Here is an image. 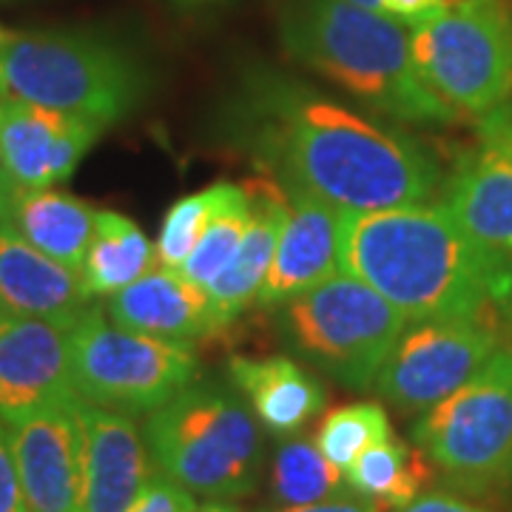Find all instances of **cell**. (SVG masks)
Returning <instances> with one entry per match:
<instances>
[{
  "label": "cell",
  "mask_w": 512,
  "mask_h": 512,
  "mask_svg": "<svg viewBox=\"0 0 512 512\" xmlns=\"http://www.w3.org/2000/svg\"><path fill=\"white\" fill-rule=\"evenodd\" d=\"M231 131L285 191L350 214L427 202L441 168L424 143L279 72L245 77Z\"/></svg>",
  "instance_id": "1"
},
{
  "label": "cell",
  "mask_w": 512,
  "mask_h": 512,
  "mask_svg": "<svg viewBox=\"0 0 512 512\" xmlns=\"http://www.w3.org/2000/svg\"><path fill=\"white\" fill-rule=\"evenodd\" d=\"M342 271L382 293L407 325L481 319L512 296L510 256L467 234L441 202L348 214Z\"/></svg>",
  "instance_id": "2"
},
{
  "label": "cell",
  "mask_w": 512,
  "mask_h": 512,
  "mask_svg": "<svg viewBox=\"0 0 512 512\" xmlns=\"http://www.w3.org/2000/svg\"><path fill=\"white\" fill-rule=\"evenodd\" d=\"M279 40L291 60L333 80L367 109L396 123H453L421 77L407 26L348 0H291L279 12Z\"/></svg>",
  "instance_id": "3"
},
{
  "label": "cell",
  "mask_w": 512,
  "mask_h": 512,
  "mask_svg": "<svg viewBox=\"0 0 512 512\" xmlns=\"http://www.w3.org/2000/svg\"><path fill=\"white\" fill-rule=\"evenodd\" d=\"M143 439L160 473L208 501L251 495L265 467V427L234 382L194 379L148 413Z\"/></svg>",
  "instance_id": "4"
},
{
  "label": "cell",
  "mask_w": 512,
  "mask_h": 512,
  "mask_svg": "<svg viewBox=\"0 0 512 512\" xmlns=\"http://www.w3.org/2000/svg\"><path fill=\"white\" fill-rule=\"evenodd\" d=\"M146 72L114 40L89 32H6L0 97L111 126L140 106Z\"/></svg>",
  "instance_id": "5"
},
{
  "label": "cell",
  "mask_w": 512,
  "mask_h": 512,
  "mask_svg": "<svg viewBox=\"0 0 512 512\" xmlns=\"http://www.w3.org/2000/svg\"><path fill=\"white\" fill-rule=\"evenodd\" d=\"M276 328L308 365L350 390H373L407 319L359 276L339 271L276 305Z\"/></svg>",
  "instance_id": "6"
},
{
  "label": "cell",
  "mask_w": 512,
  "mask_h": 512,
  "mask_svg": "<svg viewBox=\"0 0 512 512\" xmlns=\"http://www.w3.org/2000/svg\"><path fill=\"white\" fill-rule=\"evenodd\" d=\"M413 444L470 495L507 487L512 478V350H495L473 379L424 410Z\"/></svg>",
  "instance_id": "7"
},
{
  "label": "cell",
  "mask_w": 512,
  "mask_h": 512,
  "mask_svg": "<svg viewBox=\"0 0 512 512\" xmlns=\"http://www.w3.org/2000/svg\"><path fill=\"white\" fill-rule=\"evenodd\" d=\"M424 83L461 114L484 117L512 100V15L501 0H458L410 26Z\"/></svg>",
  "instance_id": "8"
},
{
  "label": "cell",
  "mask_w": 512,
  "mask_h": 512,
  "mask_svg": "<svg viewBox=\"0 0 512 512\" xmlns=\"http://www.w3.org/2000/svg\"><path fill=\"white\" fill-rule=\"evenodd\" d=\"M74 393L126 416L151 413L200 379L191 345L114 325L89 305L69 328Z\"/></svg>",
  "instance_id": "9"
},
{
  "label": "cell",
  "mask_w": 512,
  "mask_h": 512,
  "mask_svg": "<svg viewBox=\"0 0 512 512\" xmlns=\"http://www.w3.org/2000/svg\"><path fill=\"white\" fill-rule=\"evenodd\" d=\"M501 345L495 325L481 319L410 322L379 370L373 390L399 413H424L467 379Z\"/></svg>",
  "instance_id": "10"
},
{
  "label": "cell",
  "mask_w": 512,
  "mask_h": 512,
  "mask_svg": "<svg viewBox=\"0 0 512 512\" xmlns=\"http://www.w3.org/2000/svg\"><path fill=\"white\" fill-rule=\"evenodd\" d=\"M441 205L467 234L512 259V103L478 117V143L456 165Z\"/></svg>",
  "instance_id": "11"
},
{
  "label": "cell",
  "mask_w": 512,
  "mask_h": 512,
  "mask_svg": "<svg viewBox=\"0 0 512 512\" xmlns=\"http://www.w3.org/2000/svg\"><path fill=\"white\" fill-rule=\"evenodd\" d=\"M103 123L0 97V171L18 191L52 188L74 174Z\"/></svg>",
  "instance_id": "12"
},
{
  "label": "cell",
  "mask_w": 512,
  "mask_h": 512,
  "mask_svg": "<svg viewBox=\"0 0 512 512\" xmlns=\"http://www.w3.org/2000/svg\"><path fill=\"white\" fill-rule=\"evenodd\" d=\"M74 396L69 328L0 313V419L15 424Z\"/></svg>",
  "instance_id": "13"
},
{
  "label": "cell",
  "mask_w": 512,
  "mask_h": 512,
  "mask_svg": "<svg viewBox=\"0 0 512 512\" xmlns=\"http://www.w3.org/2000/svg\"><path fill=\"white\" fill-rule=\"evenodd\" d=\"M74 399L9 424L26 512H80L83 436Z\"/></svg>",
  "instance_id": "14"
},
{
  "label": "cell",
  "mask_w": 512,
  "mask_h": 512,
  "mask_svg": "<svg viewBox=\"0 0 512 512\" xmlns=\"http://www.w3.org/2000/svg\"><path fill=\"white\" fill-rule=\"evenodd\" d=\"M83 436L80 512H128L151 478V453L131 416L74 399Z\"/></svg>",
  "instance_id": "15"
},
{
  "label": "cell",
  "mask_w": 512,
  "mask_h": 512,
  "mask_svg": "<svg viewBox=\"0 0 512 512\" xmlns=\"http://www.w3.org/2000/svg\"><path fill=\"white\" fill-rule=\"evenodd\" d=\"M285 194L288 217L282 225L271 271L256 296V302L265 308H276L342 271V242L350 211L311 194Z\"/></svg>",
  "instance_id": "16"
},
{
  "label": "cell",
  "mask_w": 512,
  "mask_h": 512,
  "mask_svg": "<svg viewBox=\"0 0 512 512\" xmlns=\"http://www.w3.org/2000/svg\"><path fill=\"white\" fill-rule=\"evenodd\" d=\"M106 316L120 328L180 345H194L228 328L208 288L163 265L109 296Z\"/></svg>",
  "instance_id": "17"
},
{
  "label": "cell",
  "mask_w": 512,
  "mask_h": 512,
  "mask_svg": "<svg viewBox=\"0 0 512 512\" xmlns=\"http://www.w3.org/2000/svg\"><path fill=\"white\" fill-rule=\"evenodd\" d=\"M89 299L77 271L37 251L9 222L0 228V313L72 328Z\"/></svg>",
  "instance_id": "18"
},
{
  "label": "cell",
  "mask_w": 512,
  "mask_h": 512,
  "mask_svg": "<svg viewBox=\"0 0 512 512\" xmlns=\"http://www.w3.org/2000/svg\"><path fill=\"white\" fill-rule=\"evenodd\" d=\"M242 188L248 197L245 234H242V242H239L234 259L228 262V268L208 288L225 325H231L239 313L256 302L262 282L271 271L276 245L282 237V225L288 217V194L274 177L259 174V177L245 180Z\"/></svg>",
  "instance_id": "19"
},
{
  "label": "cell",
  "mask_w": 512,
  "mask_h": 512,
  "mask_svg": "<svg viewBox=\"0 0 512 512\" xmlns=\"http://www.w3.org/2000/svg\"><path fill=\"white\" fill-rule=\"evenodd\" d=\"M228 373L265 433L282 439L296 436L308 421L316 419L328 399L322 382L288 356H234Z\"/></svg>",
  "instance_id": "20"
},
{
  "label": "cell",
  "mask_w": 512,
  "mask_h": 512,
  "mask_svg": "<svg viewBox=\"0 0 512 512\" xmlns=\"http://www.w3.org/2000/svg\"><path fill=\"white\" fill-rule=\"evenodd\" d=\"M97 208L55 188L18 191L9 225L37 251L80 274L92 245Z\"/></svg>",
  "instance_id": "21"
},
{
  "label": "cell",
  "mask_w": 512,
  "mask_h": 512,
  "mask_svg": "<svg viewBox=\"0 0 512 512\" xmlns=\"http://www.w3.org/2000/svg\"><path fill=\"white\" fill-rule=\"evenodd\" d=\"M154 268H160L157 245L143 228L117 211H97L92 245L80 268L89 296H114Z\"/></svg>",
  "instance_id": "22"
},
{
  "label": "cell",
  "mask_w": 512,
  "mask_h": 512,
  "mask_svg": "<svg viewBox=\"0 0 512 512\" xmlns=\"http://www.w3.org/2000/svg\"><path fill=\"white\" fill-rule=\"evenodd\" d=\"M345 478L353 493L373 501L382 512H393L427 493L433 464L416 444L390 436L356 458L345 470Z\"/></svg>",
  "instance_id": "23"
},
{
  "label": "cell",
  "mask_w": 512,
  "mask_h": 512,
  "mask_svg": "<svg viewBox=\"0 0 512 512\" xmlns=\"http://www.w3.org/2000/svg\"><path fill=\"white\" fill-rule=\"evenodd\" d=\"M276 507H308L350 493L345 473L330 464L316 441L288 439L279 444L268 476Z\"/></svg>",
  "instance_id": "24"
},
{
  "label": "cell",
  "mask_w": 512,
  "mask_h": 512,
  "mask_svg": "<svg viewBox=\"0 0 512 512\" xmlns=\"http://www.w3.org/2000/svg\"><path fill=\"white\" fill-rule=\"evenodd\" d=\"M393 427L382 404L356 402L330 410L316 430V447L342 473L373 444L390 439Z\"/></svg>",
  "instance_id": "25"
},
{
  "label": "cell",
  "mask_w": 512,
  "mask_h": 512,
  "mask_svg": "<svg viewBox=\"0 0 512 512\" xmlns=\"http://www.w3.org/2000/svg\"><path fill=\"white\" fill-rule=\"evenodd\" d=\"M234 188H237L234 183L208 185L197 194H188L171 205V211L165 214L163 228H160V237H157V256H160L163 268H174V271L183 268L185 259L197 248V242L208 231L211 220L217 217V211L231 197Z\"/></svg>",
  "instance_id": "26"
},
{
  "label": "cell",
  "mask_w": 512,
  "mask_h": 512,
  "mask_svg": "<svg viewBox=\"0 0 512 512\" xmlns=\"http://www.w3.org/2000/svg\"><path fill=\"white\" fill-rule=\"evenodd\" d=\"M245 225H248V197H245V188L237 185L180 271L202 288H211L237 254Z\"/></svg>",
  "instance_id": "27"
},
{
  "label": "cell",
  "mask_w": 512,
  "mask_h": 512,
  "mask_svg": "<svg viewBox=\"0 0 512 512\" xmlns=\"http://www.w3.org/2000/svg\"><path fill=\"white\" fill-rule=\"evenodd\" d=\"M197 507V495L185 490L174 478L154 470L128 512H197Z\"/></svg>",
  "instance_id": "28"
},
{
  "label": "cell",
  "mask_w": 512,
  "mask_h": 512,
  "mask_svg": "<svg viewBox=\"0 0 512 512\" xmlns=\"http://www.w3.org/2000/svg\"><path fill=\"white\" fill-rule=\"evenodd\" d=\"M0 512H26L9 424L0 419Z\"/></svg>",
  "instance_id": "29"
},
{
  "label": "cell",
  "mask_w": 512,
  "mask_h": 512,
  "mask_svg": "<svg viewBox=\"0 0 512 512\" xmlns=\"http://www.w3.org/2000/svg\"><path fill=\"white\" fill-rule=\"evenodd\" d=\"M456 3L458 0H382V15L399 20L404 26H416Z\"/></svg>",
  "instance_id": "30"
},
{
  "label": "cell",
  "mask_w": 512,
  "mask_h": 512,
  "mask_svg": "<svg viewBox=\"0 0 512 512\" xmlns=\"http://www.w3.org/2000/svg\"><path fill=\"white\" fill-rule=\"evenodd\" d=\"M393 512H490L484 507H476L473 501L467 498H458L450 493H424L416 501H410L407 507Z\"/></svg>",
  "instance_id": "31"
},
{
  "label": "cell",
  "mask_w": 512,
  "mask_h": 512,
  "mask_svg": "<svg viewBox=\"0 0 512 512\" xmlns=\"http://www.w3.org/2000/svg\"><path fill=\"white\" fill-rule=\"evenodd\" d=\"M271 512H382L373 501H367L359 493H345L328 498V501H319V504H308V507H276Z\"/></svg>",
  "instance_id": "32"
},
{
  "label": "cell",
  "mask_w": 512,
  "mask_h": 512,
  "mask_svg": "<svg viewBox=\"0 0 512 512\" xmlns=\"http://www.w3.org/2000/svg\"><path fill=\"white\" fill-rule=\"evenodd\" d=\"M15 194L18 188L6 180V174L0 171V228L9 222V214H12V202H15Z\"/></svg>",
  "instance_id": "33"
},
{
  "label": "cell",
  "mask_w": 512,
  "mask_h": 512,
  "mask_svg": "<svg viewBox=\"0 0 512 512\" xmlns=\"http://www.w3.org/2000/svg\"><path fill=\"white\" fill-rule=\"evenodd\" d=\"M197 512H242V510L234 507L231 501H205L202 507H197Z\"/></svg>",
  "instance_id": "34"
},
{
  "label": "cell",
  "mask_w": 512,
  "mask_h": 512,
  "mask_svg": "<svg viewBox=\"0 0 512 512\" xmlns=\"http://www.w3.org/2000/svg\"><path fill=\"white\" fill-rule=\"evenodd\" d=\"M359 9H370V12H382V0H348Z\"/></svg>",
  "instance_id": "35"
},
{
  "label": "cell",
  "mask_w": 512,
  "mask_h": 512,
  "mask_svg": "<svg viewBox=\"0 0 512 512\" xmlns=\"http://www.w3.org/2000/svg\"><path fill=\"white\" fill-rule=\"evenodd\" d=\"M6 32H9V29H3V26H0V40H3V37H6Z\"/></svg>",
  "instance_id": "36"
},
{
  "label": "cell",
  "mask_w": 512,
  "mask_h": 512,
  "mask_svg": "<svg viewBox=\"0 0 512 512\" xmlns=\"http://www.w3.org/2000/svg\"><path fill=\"white\" fill-rule=\"evenodd\" d=\"M510 305H512V296H510Z\"/></svg>",
  "instance_id": "37"
}]
</instances>
